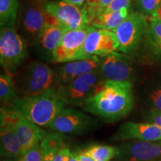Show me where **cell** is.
Here are the masks:
<instances>
[{"mask_svg": "<svg viewBox=\"0 0 161 161\" xmlns=\"http://www.w3.org/2000/svg\"><path fill=\"white\" fill-rule=\"evenodd\" d=\"M100 69L89 72L65 86L56 87L66 105L82 107L103 88L107 81Z\"/></svg>", "mask_w": 161, "mask_h": 161, "instance_id": "5b68a950", "label": "cell"}, {"mask_svg": "<svg viewBox=\"0 0 161 161\" xmlns=\"http://www.w3.org/2000/svg\"><path fill=\"white\" fill-rule=\"evenodd\" d=\"M114 0H86L83 8L87 14L88 19L92 16L102 12Z\"/></svg>", "mask_w": 161, "mask_h": 161, "instance_id": "d4e9b609", "label": "cell"}, {"mask_svg": "<svg viewBox=\"0 0 161 161\" xmlns=\"http://www.w3.org/2000/svg\"><path fill=\"white\" fill-rule=\"evenodd\" d=\"M146 103L152 110H161V85L150 90L146 96Z\"/></svg>", "mask_w": 161, "mask_h": 161, "instance_id": "4316f807", "label": "cell"}, {"mask_svg": "<svg viewBox=\"0 0 161 161\" xmlns=\"http://www.w3.org/2000/svg\"><path fill=\"white\" fill-rule=\"evenodd\" d=\"M112 139L114 140L155 142L161 140V129L147 122H126L121 125Z\"/></svg>", "mask_w": 161, "mask_h": 161, "instance_id": "9a60e30c", "label": "cell"}, {"mask_svg": "<svg viewBox=\"0 0 161 161\" xmlns=\"http://www.w3.org/2000/svg\"><path fill=\"white\" fill-rule=\"evenodd\" d=\"M68 161H78V153L72 152L71 156Z\"/></svg>", "mask_w": 161, "mask_h": 161, "instance_id": "836d02e7", "label": "cell"}, {"mask_svg": "<svg viewBox=\"0 0 161 161\" xmlns=\"http://www.w3.org/2000/svg\"><path fill=\"white\" fill-rule=\"evenodd\" d=\"M72 152L67 147L64 146L56 154L54 161H68L71 156Z\"/></svg>", "mask_w": 161, "mask_h": 161, "instance_id": "f546056e", "label": "cell"}, {"mask_svg": "<svg viewBox=\"0 0 161 161\" xmlns=\"http://www.w3.org/2000/svg\"><path fill=\"white\" fill-rule=\"evenodd\" d=\"M40 146L42 148L41 161H54L56 154L65 146L64 136L55 131L46 134L40 142Z\"/></svg>", "mask_w": 161, "mask_h": 161, "instance_id": "44dd1931", "label": "cell"}, {"mask_svg": "<svg viewBox=\"0 0 161 161\" xmlns=\"http://www.w3.org/2000/svg\"><path fill=\"white\" fill-rule=\"evenodd\" d=\"M66 31L57 22L47 24L42 30L31 47L46 60L52 62V55L59 46Z\"/></svg>", "mask_w": 161, "mask_h": 161, "instance_id": "ac0fdd59", "label": "cell"}, {"mask_svg": "<svg viewBox=\"0 0 161 161\" xmlns=\"http://www.w3.org/2000/svg\"><path fill=\"white\" fill-rule=\"evenodd\" d=\"M5 161H12V160H5Z\"/></svg>", "mask_w": 161, "mask_h": 161, "instance_id": "e575fe53", "label": "cell"}, {"mask_svg": "<svg viewBox=\"0 0 161 161\" xmlns=\"http://www.w3.org/2000/svg\"><path fill=\"white\" fill-rule=\"evenodd\" d=\"M160 3L161 0H137L136 5L139 12L146 17L150 16L153 18Z\"/></svg>", "mask_w": 161, "mask_h": 161, "instance_id": "484cf974", "label": "cell"}, {"mask_svg": "<svg viewBox=\"0 0 161 161\" xmlns=\"http://www.w3.org/2000/svg\"><path fill=\"white\" fill-rule=\"evenodd\" d=\"M145 40L148 55L161 62V20L154 18L151 19Z\"/></svg>", "mask_w": 161, "mask_h": 161, "instance_id": "ffe728a7", "label": "cell"}, {"mask_svg": "<svg viewBox=\"0 0 161 161\" xmlns=\"http://www.w3.org/2000/svg\"><path fill=\"white\" fill-rule=\"evenodd\" d=\"M133 106V84L108 80L103 88L81 108L108 122H116L128 115Z\"/></svg>", "mask_w": 161, "mask_h": 161, "instance_id": "6da1fadb", "label": "cell"}, {"mask_svg": "<svg viewBox=\"0 0 161 161\" xmlns=\"http://www.w3.org/2000/svg\"><path fill=\"white\" fill-rule=\"evenodd\" d=\"M0 137L2 157L18 160L23 155L24 152L16 134L11 113L5 108H1Z\"/></svg>", "mask_w": 161, "mask_h": 161, "instance_id": "2e32d148", "label": "cell"}, {"mask_svg": "<svg viewBox=\"0 0 161 161\" xmlns=\"http://www.w3.org/2000/svg\"><path fill=\"white\" fill-rule=\"evenodd\" d=\"M19 3L15 29L29 46H32L44 27L56 20L46 11V0H19Z\"/></svg>", "mask_w": 161, "mask_h": 161, "instance_id": "277c9868", "label": "cell"}, {"mask_svg": "<svg viewBox=\"0 0 161 161\" xmlns=\"http://www.w3.org/2000/svg\"><path fill=\"white\" fill-rule=\"evenodd\" d=\"M130 2H131V0H114L110 3V5L105 8L102 12L117 11L125 8H129ZM102 12H101V13H102Z\"/></svg>", "mask_w": 161, "mask_h": 161, "instance_id": "f1b7e54d", "label": "cell"}, {"mask_svg": "<svg viewBox=\"0 0 161 161\" xmlns=\"http://www.w3.org/2000/svg\"><path fill=\"white\" fill-rule=\"evenodd\" d=\"M153 18H154V19H159V20H161V3L160 5H159L158 10H157L155 14L154 15V17Z\"/></svg>", "mask_w": 161, "mask_h": 161, "instance_id": "d6a6232c", "label": "cell"}, {"mask_svg": "<svg viewBox=\"0 0 161 161\" xmlns=\"http://www.w3.org/2000/svg\"><path fill=\"white\" fill-rule=\"evenodd\" d=\"M100 57L97 56L61 64L54 69L55 87L67 85L80 76L100 69Z\"/></svg>", "mask_w": 161, "mask_h": 161, "instance_id": "4fadbf2b", "label": "cell"}, {"mask_svg": "<svg viewBox=\"0 0 161 161\" xmlns=\"http://www.w3.org/2000/svg\"><path fill=\"white\" fill-rule=\"evenodd\" d=\"M19 0H0V26L15 27L19 14Z\"/></svg>", "mask_w": 161, "mask_h": 161, "instance_id": "7402d4cb", "label": "cell"}, {"mask_svg": "<svg viewBox=\"0 0 161 161\" xmlns=\"http://www.w3.org/2000/svg\"><path fill=\"white\" fill-rule=\"evenodd\" d=\"M158 161H161V159H160V160H158Z\"/></svg>", "mask_w": 161, "mask_h": 161, "instance_id": "d590c367", "label": "cell"}, {"mask_svg": "<svg viewBox=\"0 0 161 161\" xmlns=\"http://www.w3.org/2000/svg\"><path fill=\"white\" fill-rule=\"evenodd\" d=\"M66 104L59 90L52 87L32 97H19L8 109L18 113L40 127H49Z\"/></svg>", "mask_w": 161, "mask_h": 161, "instance_id": "7a4b0ae2", "label": "cell"}, {"mask_svg": "<svg viewBox=\"0 0 161 161\" xmlns=\"http://www.w3.org/2000/svg\"><path fill=\"white\" fill-rule=\"evenodd\" d=\"M148 27V18L140 12L129 14L123 23L114 31L119 42L118 51L127 55L134 53L146 38Z\"/></svg>", "mask_w": 161, "mask_h": 161, "instance_id": "52a82bcc", "label": "cell"}, {"mask_svg": "<svg viewBox=\"0 0 161 161\" xmlns=\"http://www.w3.org/2000/svg\"><path fill=\"white\" fill-rule=\"evenodd\" d=\"M12 78L19 97H32L55 87L54 69L40 61L22 66L12 74Z\"/></svg>", "mask_w": 161, "mask_h": 161, "instance_id": "3957f363", "label": "cell"}, {"mask_svg": "<svg viewBox=\"0 0 161 161\" xmlns=\"http://www.w3.org/2000/svg\"><path fill=\"white\" fill-rule=\"evenodd\" d=\"M95 125L91 116L73 108H65L58 114L49 128L62 134H83Z\"/></svg>", "mask_w": 161, "mask_h": 161, "instance_id": "8fae6325", "label": "cell"}, {"mask_svg": "<svg viewBox=\"0 0 161 161\" xmlns=\"http://www.w3.org/2000/svg\"><path fill=\"white\" fill-rule=\"evenodd\" d=\"M120 161H158L161 159V140L130 141L118 147Z\"/></svg>", "mask_w": 161, "mask_h": 161, "instance_id": "5bb4252c", "label": "cell"}, {"mask_svg": "<svg viewBox=\"0 0 161 161\" xmlns=\"http://www.w3.org/2000/svg\"><path fill=\"white\" fill-rule=\"evenodd\" d=\"M96 161H110L119 154L118 147L107 145H94L83 151Z\"/></svg>", "mask_w": 161, "mask_h": 161, "instance_id": "cb8c5ba5", "label": "cell"}, {"mask_svg": "<svg viewBox=\"0 0 161 161\" xmlns=\"http://www.w3.org/2000/svg\"><path fill=\"white\" fill-rule=\"evenodd\" d=\"M5 109L8 110L11 113L16 134L24 153L36 145L40 143L46 135L45 130L41 129L40 126L26 119L18 113L8 108Z\"/></svg>", "mask_w": 161, "mask_h": 161, "instance_id": "e0dca14e", "label": "cell"}, {"mask_svg": "<svg viewBox=\"0 0 161 161\" xmlns=\"http://www.w3.org/2000/svg\"><path fill=\"white\" fill-rule=\"evenodd\" d=\"M46 1H48V0H46Z\"/></svg>", "mask_w": 161, "mask_h": 161, "instance_id": "8d00e7d4", "label": "cell"}, {"mask_svg": "<svg viewBox=\"0 0 161 161\" xmlns=\"http://www.w3.org/2000/svg\"><path fill=\"white\" fill-rule=\"evenodd\" d=\"M42 148L40 143L36 145L23 154L17 161H41Z\"/></svg>", "mask_w": 161, "mask_h": 161, "instance_id": "83f0119b", "label": "cell"}, {"mask_svg": "<svg viewBox=\"0 0 161 161\" xmlns=\"http://www.w3.org/2000/svg\"><path fill=\"white\" fill-rule=\"evenodd\" d=\"M119 42L114 31L94 28L88 35L84 45V58L93 56L104 57L118 51Z\"/></svg>", "mask_w": 161, "mask_h": 161, "instance_id": "7c38bea8", "label": "cell"}, {"mask_svg": "<svg viewBox=\"0 0 161 161\" xmlns=\"http://www.w3.org/2000/svg\"><path fill=\"white\" fill-rule=\"evenodd\" d=\"M45 7L48 13L66 31L90 25L87 14L83 7H78L63 0L46 1Z\"/></svg>", "mask_w": 161, "mask_h": 161, "instance_id": "ba28073f", "label": "cell"}, {"mask_svg": "<svg viewBox=\"0 0 161 161\" xmlns=\"http://www.w3.org/2000/svg\"><path fill=\"white\" fill-rule=\"evenodd\" d=\"M63 1L66 2V3H71L72 5H77L78 7H83L86 0H63Z\"/></svg>", "mask_w": 161, "mask_h": 161, "instance_id": "1f68e13d", "label": "cell"}, {"mask_svg": "<svg viewBox=\"0 0 161 161\" xmlns=\"http://www.w3.org/2000/svg\"><path fill=\"white\" fill-rule=\"evenodd\" d=\"M19 96L15 91L12 73L5 71L0 75V101L2 108H9Z\"/></svg>", "mask_w": 161, "mask_h": 161, "instance_id": "603a6c76", "label": "cell"}, {"mask_svg": "<svg viewBox=\"0 0 161 161\" xmlns=\"http://www.w3.org/2000/svg\"><path fill=\"white\" fill-rule=\"evenodd\" d=\"M94 27L87 25L80 29L67 31L52 55V62L63 64L84 59V45L89 34Z\"/></svg>", "mask_w": 161, "mask_h": 161, "instance_id": "9c48e42d", "label": "cell"}, {"mask_svg": "<svg viewBox=\"0 0 161 161\" xmlns=\"http://www.w3.org/2000/svg\"><path fill=\"white\" fill-rule=\"evenodd\" d=\"M78 161H96L92 157L88 155L83 151L78 153Z\"/></svg>", "mask_w": 161, "mask_h": 161, "instance_id": "4dcf8cb0", "label": "cell"}, {"mask_svg": "<svg viewBox=\"0 0 161 161\" xmlns=\"http://www.w3.org/2000/svg\"><path fill=\"white\" fill-rule=\"evenodd\" d=\"M129 15V8L117 11L102 12L89 17L90 25L98 29L114 31Z\"/></svg>", "mask_w": 161, "mask_h": 161, "instance_id": "d6986e66", "label": "cell"}, {"mask_svg": "<svg viewBox=\"0 0 161 161\" xmlns=\"http://www.w3.org/2000/svg\"><path fill=\"white\" fill-rule=\"evenodd\" d=\"M100 59V70L107 80L133 84L135 69L131 58L127 54L114 52Z\"/></svg>", "mask_w": 161, "mask_h": 161, "instance_id": "30bf717a", "label": "cell"}, {"mask_svg": "<svg viewBox=\"0 0 161 161\" xmlns=\"http://www.w3.org/2000/svg\"><path fill=\"white\" fill-rule=\"evenodd\" d=\"M29 44L18 33L15 27L1 28L0 63L5 69L14 73L27 58Z\"/></svg>", "mask_w": 161, "mask_h": 161, "instance_id": "8992f818", "label": "cell"}]
</instances>
